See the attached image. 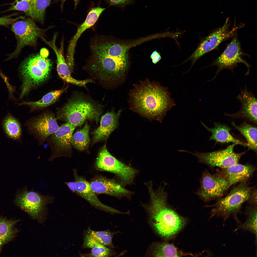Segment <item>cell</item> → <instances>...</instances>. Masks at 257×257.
<instances>
[{"instance_id":"cell-23","label":"cell","mask_w":257,"mask_h":257,"mask_svg":"<svg viewBox=\"0 0 257 257\" xmlns=\"http://www.w3.org/2000/svg\"><path fill=\"white\" fill-rule=\"evenodd\" d=\"M63 52L57 50L55 52L57 58V70L59 75L67 82L86 88L87 84L92 82L91 80L89 79L79 80L73 78L71 75V72L65 60Z\"/></svg>"},{"instance_id":"cell-32","label":"cell","mask_w":257,"mask_h":257,"mask_svg":"<svg viewBox=\"0 0 257 257\" xmlns=\"http://www.w3.org/2000/svg\"><path fill=\"white\" fill-rule=\"evenodd\" d=\"M52 0H31L34 16L33 20L43 23L44 21L45 11Z\"/></svg>"},{"instance_id":"cell-16","label":"cell","mask_w":257,"mask_h":257,"mask_svg":"<svg viewBox=\"0 0 257 257\" xmlns=\"http://www.w3.org/2000/svg\"><path fill=\"white\" fill-rule=\"evenodd\" d=\"M75 128L66 123L62 125L51 136V141L54 152L49 160L63 155L64 152L70 148L72 137Z\"/></svg>"},{"instance_id":"cell-28","label":"cell","mask_w":257,"mask_h":257,"mask_svg":"<svg viewBox=\"0 0 257 257\" xmlns=\"http://www.w3.org/2000/svg\"><path fill=\"white\" fill-rule=\"evenodd\" d=\"M67 89L65 88L52 91L44 96L40 100L33 102L24 101L19 104L35 108H41L46 107L55 102L61 94Z\"/></svg>"},{"instance_id":"cell-19","label":"cell","mask_w":257,"mask_h":257,"mask_svg":"<svg viewBox=\"0 0 257 257\" xmlns=\"http://www.w3.org/2000/svg\"><path fill=\"white\" fill-rule=\"evenodd\" d=\"M222 169L219 172L226 178L229 187L237 183H244L247 182L255 171L256 168L251 164H242L238 163Z\"/></svg>"},{"instance_id":"cell-4","label":"cell","mask_w":257,"mask_h":257,"mask_svg":"<svg viewBox=\"0 0 257 257\" xmlns=\"http://www.w3.org/2000/svg\"><path fill=\"white\" fill-rule=\"evenodd\" d=\"M104 107L89 96L76 92L58 111L56 118L76 128L87 120L97 121Z\"/></svg>"},{"instance_id":"cell-38","label":"cell","mask_w":257,"mask_h":257,"mask_svg":"<svg viewBox=\"0 0 257 257\" xmlns=\"http://www.w3.org/2000/svg\"><path fill=\"white\" fill-rule=\"evenodd\" d=\"M251 205L257 206V190L255 189L252 190L248 200Z\"/></svg>"},{"instance_id":"cell-27","label":"cell","mask_w":257,"mask_h":257,"mask_svg":"<svg viewBox=\"0 0 257 257\" xmlns=\"http://www.w3.org/2000/svg\"><path fill=\"white\" fill-rule=\"evenodd\" d=\"M89 129V126L86 123L82 128L73 134L71 145L78 150L84 151L88 147L90 141Z\"/></svg>"},{"instance_id":"cell-24","label":"cell","mask_w":257,"mask_h":257,"mask_svg":"<svg viewBox=\"0 0 257 257\" xmlns=\"http://www.w3.org/2000/svg\"><path fill=\"white\" fill-rule=\"evenodd\" d=\"M4 131L7 136L15 140L20 139L21 135V126L18 120L8 112L2 123Z\"/></svg>"},{"instance_id":"cell-35","label":"cell","mask_w":257,"mask_h":257,"mask_svg":"<svg viewBox=\"0 0 257 257\" xmlns=\"http://www.w3.org/2000/svg\"><path fill=\"white\" fill-rule=\"evenodd\" d=\"M101 244L93 238L85 230L83 234V241L82 248H91L97 245ZM102 245V244H101Z\"/></svg>"},{"instance_id":"cell-41","label":"cell","mask_w":257,"mask_h":257,"mask_svg":"<svg viewBox=\"0 0 257 257\" xmlns=\"http://www.w3.org/2000/svg\"><path fill=\"white\" fill-rule=\"evenodd\" d=\"M49 54V52L46 49L43 48L40 50V54L43 57H47Z\"/></svg>"},{"instance_id":"cell-2","label":"cell","mask_w":257,"mask_h":257,"mask_svg":"<svg viewBox=\"0 0 257 257\" xmlns=\"http://www.w3.org/2000/svg\"><path fill=\"white\" fill-rule=\"evenodd\" d=\"M129 94L128 101L131 110L160 122L168 111L176 105L168 87L148 79L134 84Z\"/></svg>"},{"instance_id":"cell-18","label":"cell","mask_w":257,"mask_h":257,"mask_svg":"<svg viewBox=\"0 0 257 257\" xmlns=\"http://www.w3.org/2000/svg\"><path fill=\"white\" fill-rule=\"evenodd\" d=\"M122 110L115 112L114 109L108 111L101 117L99 126L92 133L93 142L95 143L106 140L117 127Z\"/></svg>"},{"instance_id":"cell-30","label":"cell","mask_w":257,"mask_h":257,"mask_svg":"<svg viewBox=\"0 0 257 257\" xmlns=\"http://www.w3.org/2000/svg\"><path fill=\"white\" fill-rule=\"evenodd\" d=\"M93 238L102 245L111 248H115L112 239L115 233L109 230L96 231L92 230L89 227L85 230Z\"/></svg>"},{"instance_id":"cell-43","label":"cell","mask_w":257,"mask_h":257,"mask_svg":"<svg viewBox=\"0 0 257 257\" xmlns=\"http://www.w3.org/2000/svg\"><path fill=\"white\" fill-rule=\"evenodd\" d=\"M3 245V244H2L0 243V248Z\"/></svg>"},{"instance_id":"cell-10","label":"cell","mask_w":257,"mask_h":257,"mask_svg":"<svg viewBox=\"0 0 257 257\" xmlns=\"http://www.w3.org/2000/svg\"><path fill=\"white\" fill-rule=\"evenodd\" d=\"M19 70L22 82L20 96L21 99L25 96L33 88L45 81L50 74L34 62L30 56L21 63Z\"/></svg>"},{"instance_id":"cell-37","label":"cell","mask_w":257,"mask_h":257,"mask_svg":"<svg viewBox=\"0 0 257 257\" xmlns=\"http://www.w3.org/2000/svg\"><path fill=\"white\" fill-rule=\"evenodd\" d=\"M110 5L123 7L131 4L133 0H105Z\"/></svg>"},{"instance_id":"cell-3","label":"cell","mask_w":257,"mask_h":257,"mask_svg":"<svg viewBox=\"0 0 257 257\" xmlns=\"http://www.w3.org/2000/svg\"><path fill=\"white\" fill-rule=\"evenodd\" d=\"M151 199L148 207L151 224L158 235L165 238L174 236L184 227L185 219L168 205L166 184L154 191L150 182L146 183Z\"/></svg>"},{"instance_id":"cell-26","label":"cell","mask_w":257,"mask_h":257,"mask_svg":"<svg viewBox=\"0 0 257 257\" xmlns=\"http://www.w3.org/2000/svg\"><path fill=\"white\" fill-rule=\"evenodd\" d=\"M257 206L251 205L247 207L245 211L247 216L246 221L238 225L235 230L249 231L253 234L257 239Z\"/></svg>"},{"instance_id":"cell-5","label":"cell","mask_w":257,"mask_h":257,"mask_svg":"<svg viewBox=\"0 0 257 257\" xmlns=\"http://www.w3.org/2000/svg\"><path fill=\"white\" fill-rule=\"evenodd\" d=\"M252 190L244 183L234 187L226 197L210 206L212 207L210 218L220 217L225 221L231 215L236 217L242 204L249 199Z\"/></svg>"},{"instance_id":"cell-22","label":"cell","mask_w":257,"mask_h":257,"mask_svg":"<svg viewBox=\"0 0 257 257\" xmlns=\"http://www.w3.org/2000/svg\"><path fill=\"white\" fill-rule=\"evenodd\" d=\"M203 126L212 134L209 140H213L221 143L232 142L237 144L247 147V143H244L235 138L230 134L231 128L225 124L214 123V127L209 128L203 122Z\"/></svg>"},{"instance_id":"cell-20","label":"cell","mask_w":257,"mask_h":257,"mask_svg":"<svg viewBox=\"0 0 257 257\" xmlns=\"http://www.w3.org/2000/svg\"><path fill=\"white\" fill-rule=\"evenodd\" d=\"M57 118L53 114L46 113L34 119L30 124L32 131L42 140H45L59 128Z\"/></svg>"},{"instance_id":"cell-9","label":"cell","mask_w":257,"mask_h":257,"mask_svg":"<svg viewBox=\"0 0 257 257\" xmlns=\"http://www.w3.org/2000/svg\"><path fill=\"white\" fill-rule=\"evenodd\" d=\"M229 188L227 180L221 173L212 174L206 169L202 172L200 187L195 193L201 199L208 202L221 197Z\"/></svg>"},{"instance_id":"cell-6","label":"cell","mask_w":257,"mask_h":257,"mask_svg":"<svg viewBox=\"0 0 257 257\" xmlns=\"http://www.w3.org/2000/svg\"><path fill=\"white\" fill-rule=\"evenodd\" d=\"M31 18L18 20L12 25L11 30L17 41L16 48L10 54L6 60L17 57L22 49L27 46H34L38 38L42 36L46 29L39 27Z\"/></svg>"},{"instance_id":"cell-33","label":"cell","mask_w":257,"mask_h":257,"mask_svg":"<svg viewBox=\"0 0 257 257\" xmlns=\"http://www.w3.org/2000/svg\"><path fill=\"white\" fill-rule=\"evenodd\" d=\"M14 10L23 11L26 15L33 19L31 0H15L10 8L6 11Z\"/></svg>"},{"instance_id":"cell-7","label":"cell","mask_w":257,"mask_h":257,"mask_svg":"<svg viewBox=\"0 0 257 257\" xmlns=\"http://www.w3.org/2000/svg\"><path fill=\"white\" fill-rule=\"evenodd\" d=\"M99 170L114 173L119 178L122 184L127 185L133 181L136 170L119 160L109 152L105 145L101 149L95 163Z\"/></svg>"},{"instance_id":"cell-8","label":"cell","mask_w":257,"mask_h":257,"mask_svg":"<svg viewBox=\"0 0 257 257\" xmlns=\"http://www.w3.org/2000/svg\"><path fill=\"white\" fill-rule=\"evenodd\" d=\"M235 143L228 146L225 149L209 153H194L185 150H179L191 154L196 157L198 162L212 168L217 167L226 168L238 163L241 157L245 152L237 153L234 150Z\"/></svg>"},{"instance_id":"cell-15","label":"cell","mask_w":257,"mask_h":257,"mask_svg":"<svg viewBox=\"0 0 257 257\" xmlns=\"http://www.w3.org/2000/svg\"><path fill=\"white\" fill-rule=\"evenodd\" d=\"M74 175L76 187V193L87 201L92 206L106 212L112 213H122L121 212L102 203L92 189L90 183L83 177L78 175L75 170L74 171Z\"/></svg>"},{"instance_id":"cell-14","label":"cell","mask_w":257,"mask_h":257,"mask_svg":"<svg viewBox=\"0 0 257 257\" xmlns=\"http://www.w3.org/2000/svg\"><path fill=\"white\" fill-rule=\"evenodd\" d=\"M241 104L240 111L233 114L225 113V115L234 118L245 119L257 124V100L255 95L248 90L246 85L237 97Z\"/></svg>"},{"instance_id":"cell-17","label":"cell","mask_w":257,"mask_h":257,"mask_svg":"<svg viewBox=\"0 0 257 257\" xmlns=\"http://www.w3.org/2000/svg\"><path fill=\"white\" fill-rule=\"evenodd\" d=\"M89 183L92 189L97 194L120 197L128 196L131 193L114 179L101 176L94 177Z\"/></svg>"},{"instance_id":"cell-31","label":"cell","mask_w":257,"mask_h":257,"mask_svg":"<svg viewBox=\"0 0 257 257\" xmlns=\"http://www.w3.org/2000/svg\"><path fill=\"white\" fill-rule=\"evenodd\" d=\"M152 255L155 257H178L179 253L173 244L167 243H159L155 246Z\"/></svg>"},{"instance_id":"cell-34","label":"cell","mask_w":257,"mask_h":257,"mask_svg":"<svg viewBox=\"0 0 257 257\" xmlns=\"http://www.w3.org/2000/svg\"><path fill=\"white\" fill-rule=\"evenodd\" d=\"M112 248L101 244L95 246L91 248L89 253L81 254V257H109L115 254Z\"/></svg>"},{"instance_id":"cell-39","label":"cell","mask_w":257,"mask_h":257,"mask_svg":"<svg viewBox=\"0 0 257 257\" xmlns=\"http://www.w3.org/2000/svg\"><path fill=\"white\" fill-rule=\"evenodd\" d=\"M153 63L156 64L161 59V57L160 54L156 51H154L151 55Z\"/></svg>"},{"instance_id":"cell-29","label":"cell","mask_w":257,"mask_h":257,"mask_svg":"<svg viewBox=\"0 0 257 257\" xmlns=\"http://www.w3.org/2000/svg\"><path fill=\"white\" fill-rule=\"evenodd\" d=\"M17 221L0 217V243L3 245L13 237L15 233L14 227Z\"/></svg>"},{"instance_id":"cell-25","label":"cell","mask_w":257,"mask_h":257,"mask_svg":"<svg viewBox=\"0 0 257 257\" xmlns=\"http://www.w3.org/2000/svg\"><path fill=\"white\" fill-rule=\"evenodd\" d=\"M232 126L238 130L243 136L247 142V147L249 149L257 152V127L246 122H244L240 126H237L233 122Z\"/></svg>"},{"instance_id":"cell-40","label":"cell","mask_w":257,"mask_h":257,"mask_svg":"<svg viewBox=\"0 0 257 257\" xmlns=\"http://www.w3.org/2000/svg\"><path fill=\"white\" fill-rule=\"evenodd\" d=\"M65 184L67 185L69 188L73 192L76 193V185L75 181L74 182H66Z\"/></svg>"},{"instance_id":"cell-36","label":"cell","mask_w":257,"mask_h":257,"mask_svg":"<svg viewBox=\"0 0 257 257\" xmlns=\"http://www.w3.org/2000/svg\"><path fill=\"white\" fill-rule=\"evenodd\" d=\"M14 15H11L5 16L0 17V26H6L12 24L15 22L20 19H24V17L20 16L17 17L12 18L11 17Z\"/></svg>"},{"instance_id":"cell-21","label":"cell","mask_w":257,"mask_h":257,"mask_svg":"<svg viewBox=\"0 0 257 257\" xmlns=\"http://www.w3.org/2000/svg\"><path fill=\"white\" fill-rule=\"evenodd\" d=\"M105 9L98 7L93 8L90 11L85 20L78 28L76 33L70 42L68 50L69 53H74L77 43L79 38L85 30L95 24Z\"/></svg>"},{"instance_id":"cell-12","label":"cell","mask_w":257,"mask_h":257,"mask_svg":"<svg viewBox=\"0 0 257 257\" xmlns=\"http://www.w3.org/2000/svg\"><path fill=\"white\" fill-rule=\"evenodd\" d=\"M239 63H243L246 65L247 71L246 75H248L250 66L242 58L240 44L236 36L223 52L213 63L212 65L216 66L217 69L214 77L209 81L215 79L222 70L226 69H232L236 64Z\"/></svg>"},{"instance_id":"cell-1","label":"cell","mask_w":257,"mask_h":257,"mask_svg":"<svg viewBox=\"0 0 257 257\" xmlns=\"http://www.w3.org/2000/svg\"><path fill=\"white\" fill-rule=\"evenodd\" d=\"M90 55L83 69L104 88L110 89L124 81L128 67L124 46L107 35H97L90 42Z\"/></svg>"},{"instance_id":"cell-13","label":"cell","mask_w":257,"mask_h":257,"mask_svg":"<svg viewBox=\"0 0 257 257\" xmlns=\"http://www.w3.org/2000/svg\"><path fill=\"white\" fill-rule=\"evenodd\" d=\"M227 19L224 25L213 32L202 41L198 46L192 54L185 61L191 60L192 61L191 68L195 62L203 55L216 48L224 40L232 36L235 28L230 31L228 30L230 23Z\"/></svg>"},{"instance_id":"cell-42","label":"cell","mask_w":257,"mask_h":257,"mask_svg":"<svg viewBox=\"0 0 257 257\" xmlns=\"http://www.w3.org/2000/svg\"><path fill=\"white\" fill-rule=\"evenodd\" d=\"M59 0V1H61V8H62V7H63V4H64V2H65V1L66 0ZM74 0V2L75 7V8L76 7H77L78 4V3H79V0Z\"/></svg>"},{"instance_id":"cell-11","label":"cell","mask_w":257,"mask_h":257,"mask_svg":"<svg viewBox=\"0 0 257 257\" xmlns=\"http://www.w3.org/2000/svg\"><path fill=\"white\" fill-rule=\"evenodd\" d=\"M53 199L51 196L25 188L17 194L15 202L32 218L39 219L46 205L52 202Z\"/></svg>"}]
</instances>
